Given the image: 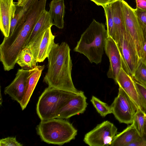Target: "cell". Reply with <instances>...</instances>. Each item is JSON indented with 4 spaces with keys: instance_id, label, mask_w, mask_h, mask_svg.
<instances>
[{
    "instance_id": "83f0119b",
    "label": "cell",
    "mask_w": 146,
    "mask_h": 146,
    "mask_svg": "<svg viewBox=\"0 0 146 146\" xmlns=\"http://www.w3.org/2000/svg\"><path fill=\"white\" fill-rule=\"evenodd\" d=\"M137 19L143 36V48L144 58L143 60L146 64V26L143 24L138 18Z\"/></svg>"
},
{
    "instance_id": "3957f363",
    "label": "cell",
    "mask_w": 146,
    "mask_h": 146,
    "mask_svg": "<svg viewBox=\"0 0 146 146\" xmlns=\"http://www.w3.org/2000/svg\"><path fill=\"white\" fill-rule=\"evenodd\" d=\"M36 130L43 141L59 145L74 139L77 134V130L72 124L59 118L41 120Z\"/></svg>"
},
{
    "instance_id": "30bf717a",
    "label": "cell",
    "mask_w": 146,
    "mask_h": 146,
    "mask_svg": "<svg viewBox=\"0 0 146 146\" xmlns=\"http://www.w3.org/2000/svg\"><path fill=\"white\" fill-rule=\"evenodd\" d=\"M87 98L81 91L66 101L59 109L56 118L68 119L84 113L88 105Z\"/></svg>"
},
{
    "instance_id": "4fadbf2b",
    "label": "cell",
    "mask_w": 146,
    "mask_h": 146,
    "mask_svg": "<svg viewBox=\"0 0 146 146\" xmlns=\"http://www.w3.org/2000/svg\"><path fill=\"white\" fill-rule=\"evenodd\" d=\"M114 22L115 41L118 45L123 42L124 36L126 33L123 15L121 0H114L110 4Z\"/></svg>"
},
{
    "instance_id": "1f68e13d",
    "label": "cell",
    "mask_w": 146,
    "mask_h": 146,
    "mask_svg": "<svg viewBox=\"0 0 146 146\" xmlns=\"http://www.w3.org/2000/svg\"><path fill=\"white\" fill-rule=\"evenodd\" d=\"M93 2L97 5L104 6L106 5L111 3L114 0H90Z\"/></svg>"
},
{
    "instance_id": "9c48e42d",
    "label": "cell",
    "mask_w": 146,
    "mask_h": 146,
    "mask_svg": "<svg viewBox=\"0 0 146 146\" xmlns=\"http://www.w3.org/2000/svg\"><path fill=\"white\" fill-rule=\"evenodd\" d=\"M53 25V21L48 11L45 10L35 25L24 47L31 50L36 59L38 48L44 33L46 29Z\"/></svg>"
},
{
    "instance_id": "8992f818",
    "label": "cell",
    "mask_w": 146,
    "mask_h": 146,
    "mask_svg": "<svg viewBox=\"0 0 146 146\" xmlns=\"http://www.w3.org/2000/svg\"><path fill=\"white\" fill-rule=\"evenodd\" d=\"M117 96L110 106L112 113L120 123L131 124L137 110L132 100L119 86Z\"/></svg>"
},
{
    "instance_id": "44dd1931",
    "label": "cell",
    "mask_w": 146,
    "mask_h": 146,
    "mask_svg": "<svg viewBox=\"0 0 146 146\" xmlns=\"http://www.w3.org/2000/svg\"><path fill=\"white\" fill-rule=\"evenodd\" d=\"M37 62L31 50L27 48L23 49L16 61V63L22 68L29 70L35 67Z\"/></svg>"
},
{
    "instance_id": "d6a6232c",
    "label": "cell",
    "mask_w": 146,
    "mask_h": 146,
    "mask_svg": "<svg viewBox=\"0 0 146 146\" xmlns=\"http://www.w3.org/2000/svg\"><path fill=\"white\" fill-rule=\"evenodd\" d=\"M29 0H17V2H16V4L17 6H23Z\"/></svg>"
},
{
    "instance_id": "f1b7e54d",
    "label": "cell",
    "mask_w": 146,
    "mask_h": 146,
    "mask_svg": "<svg viewBox=\"0 0 146 146\" xmlns=\"http://www.w3.org/2000/svg\"><path fill=\"white\" fill-rule=\"evenodd\" d=\"M134 9L138 19L146 26V11H143L137 8Z\"/></svg>"
},
{
    "instance_id": "5bb4252c",
    "label": "cell",
    "mask_w": 146,
    "mask_h": 146,
    "mask_svg": "<svg viewBox=\"0 0 146 146\" xmlns=\"http://www.w3.org/2000/svg\"><path fill=\"white\" fill-rule=\"evenodd\" d=\"M17 7L14 0H0V28L5 37L9 36L11 21Z\"/></svg>"
},
{
    "instance_id": "d4e9b609",
    "label": "cell",
    "mask_w": 146,
    "mask_h": 146,
    "mask_svg": "<svg viewBox=\"0 0 146 146\" xmlns=\"http://www.w3.org/2000/svg\"><path fill=\"white\" fill-rule=\"evenodd\" d=\"M132 77L137 82L146 86V64L142 59H141Z\"/></svg>"
},
{
    "instance_id": "4316f807",
    "label": "cell",
    "mask_w": 146,
    "mask_h": 146,
    "mask_svg": "<svg viewBox=\"0 0 146 146\" xmlns=\"http://www.w3.org/2000/svg\"><path fill=\"white\" fill-rule=\"evenodd\" d=\"M23 145L17 140L15 137H8L0 140L1 146H22Z\"/></svg>"
},
{
    "instance_id": "2e32d148",
    "label": "cell",
    "mask_w": 146,
    "mask_h": 146,
    "mask_svg": "<svg viewBox=\"0 0 146 146\" xmlns=\"http://www.w3.org/2000/svg\"><path fill=\"white\" fill-rule=\"evenodd\" d=\"M45 67L44 65H37L33 69H30L27 77L24 95L19 103L22 110L26 107Z\"/></svg>"
},
{
    "instance_id": "4dcf8cb0",
    "label": "cell",
    "mask_w": 146,
    "mask_h": 146,
    "mask_svg": "<svg viewBox=\"0 0 146 146\" xmlns=\"http://www.w3.org/2000/svg\"><path fill=\"white\" fill-rule=\"evenodd\" d=\"M137 9L146 11V0H135Z\"/></svg>"
},
{
    "instance_id": "f546056e",
    "label": "cell",
    "mask_w": 146,
    "mask_h": 146,
    "mask_svg": "<svg viewBox=\"0 0 146 146\" xmlns=\"http://www.w3.org/2000/svg\"><path fill=\"white\" fill-rule=\"evenodd\" d=\"M128 146H146V137L143 136L135 142L129 144Z\"/></svg>"
},
{
    "instance_id": "277c9868",
    "label": "cell",
    "mask_w": 146,
    "mask_h": 146,
    "mask_svg": "<svg viewBox=\"0 0 146 146\" xmlns=\"http://www.w3.org/2000/svg\"><path fill=\"white\" fill-rule=\"evenodd\" d=\"M76 94L49 86L46 88L39 97L36 106L41 120L56 118L60 107Z\"/></svg>"
},
{
    "instance_id": "8fae6325",
    "label": "cell",
    "mask_w": 146,
    "mask_h": 146,
    "mask_svg": "<svg viewBox=\"0 0 146 146\" xmlns=\"http://www.w3.org/2000/svg\"><path fill=\"white\" fill-rule=\"evenodd\" d=\"M104 51L109 58L110 66L107 73L108 78L115 82L121 69L122 68L121 54L117 43L112 38L108 37L106 43Z\"/></svg>"
},
{
    "instance_id": "484cf974",
    "label": "cell",
    "mask_w": 146,
    "mask_h": 146,
    "mask_svg": "<svg viewBox=\"0 0 146 146\" xmlns=\"http://www.w3.org/2000/svg\"><path fill=\"white\" fill-rule=\"evenodd\" d=\"M133 80L137 90L142 110L146 113V86Z\"/></svg>"
},
{
    "instance_id": "836d02e7",
    "label": "cell",
    "mask_w": 146,
    "mask_h": 146,
    "mask_svg": "<svg viewBox=\"0 0 146 146\" xmlns=\"http://www.w3.org/2000/svg\"><path fill=\"white\" fill-rule=\"evenodd\" d=\"M145 122L143 129V136L146 137V113L145 115Z\"/></svg>"
},
{
    "instance_id": "52a82bcc",
    "label": "cell",
    "mask_w": 146,
    "mask_h": 146,
    "mask_svg": "<svg viewBox=\"0 0 146 146\" xmlns=\"http://www.w3.org/2000/svg\"><path fill=\"white\" fill-rule=\"evenodd\" d=\"M117 130L113 123L105 121L87 133L83 141L90 146H111Z\"/></svg>"
},
{
    "instance_id": "6da1fadb",
    "label": "cell",
    "mask_w": 146,
    "mask_h": 146,
    "mask_svg": "<svg viewBox=\"0 0 146 146\" xmlns=\"http://www.w3.org/2000/svg\"><path fill=\"white\" fill-rule=\"evenodd\" d=\"M70 49L68 44L54 43L47 57L48 67L44 79L48 86L57 90L78 94L72 77V66Z\"/></svg>"
},
{
    "instance_id": "7402d4cb",
    "label": "cell",
    "mask_w": 146,
    "mask_h": 146,
    "mask_svg": "<svg viewBox=\"0 0 146 146\" xmlns=\"http://www.w3.org/2000/svg\"><path fill=\"white\" fill-rule=\"evenodd\" d=\"M90 101L97 111L102 117H105L108 114L112 113L110 106L94 96H92Z\"/></svg>"
},
{
    "instance_id": "e0dca14e",
    "label": "cell",
    "mask_w": 146,
    "mask_h": 146,
    "mask_svg": "<svg viewBox=\"0 0 146 146\" xmlns=\"http://www.w3.org/2000/svg\"><path fill=\"white\" fill-rule=\"evenodd\" d=\"M141 137L138 133L132 123L122 132L115 136L111 145V146H128Z\"/></svg>"
},
{
    "instance_id": "9a60e30c",
    "label": "cell",
    "mask_w": 146,
    "mask_h": 146,
    "mask_svg": "<svg viewBox=\"0 0 146 146\" xmlns=\"http://www.w3.org/2000/svg\"><path fill=\"white\" fill-rule=\"evenodd\" d=\"M115 82L121 87L132 100L137 109L142 110L134 80L130 75L121 68Z\"/></svg>"
},
{
    "instance_id": "ba28073f",
    "label": "cell",
    "mask_w": 146,
    "mask_h": 146,
    "mask_svg": "<svg viewBox=\"0 0 146 146\" xmlns=\"http://www.w3.org/2000/svg\"><path fill=\"white\" fill-rule=\"evenodd\" d=\"M122 60V68L132 77L140 61L134 44L127 33L124 34L121 45L118 47Z\"/></svg>"
},
{
    "instance_id": "ac0fdd59",
    "label": "cell",
    "mask_w": 146,
    "mask_h": 146,
    "mask_svg": "<svg viewBox=\"0 0 146 146\" xmlns=\"http://www.w3.org/2000/svg\"><path fill=\"white\" fill-rule=\"evenodd\" d=\"M49 14L53 21V25L59 29L64 27V17L65 6L64 0H52L49 4Z\"/></svg>"
},
{
    "instance_id": "ffe728a7",
    "label": "cell",
    "mask_w": 146,
    "mask_h": 146,
    "mask_svg": "<svg viewBox=\"0 0 146 146\" xmlns=\"http://www.w3.org/2000/svg\"><path fill=\"white\" fill-rule=\"evenodd\" d=\"M35 0H29L24 6H17L14 17L11 21L9 36L13 34L18 27L23 23L27 11Z\"/></svg>"
},
{
    "instance_id": "7a4b0ae2",
    "label": "cell",
    "mask_w": 146,
    "mask_h": 146,
    "mask_svg": "<svg viewBox=\"0 0 146 146\" xmlns=\"http://www.w3.org/2000/svg\"><path fill=\"white\" fill-rule=\"evenodd\" d=\"M108 37L105 25L93 19L81 35L74 51L83 54L91 63L98 64L102 61Z\"/></svg>"
},
{
    "instance_id": "d6986e66",
    "label": "cell",
    "mask_w": 146,
    "mask_h": 146,
    "mask_svg": "<svg viewBox=\"0 0 146 146\" xmlns=\"http://www.w3.org/2000/svg\"><path fill=\"white\" fill-rule=\"evenodd\" d=\"M51 27L44 31L39 44L36 59L37 62H42L47 58L55 43V36L52 34Z\"/></svg>"
},
{
    "instance_id": "603a6c76",
    "label": "cell",
    "mask_w": 146,
    "mask_h": 146,
    "mask_svg": "<svg viewBox=\"0 0 146 146\" xmlns=\"http://www.w3.org/2000/svg\"><path fill=\"white\" fill-rule=\"evenodd\" d=\"M145 113L142 110L137 109L134 115L132 123L139 135L143 136V129Z\"/></svg>"
},
{
    "instance_id": "7c38bea8",
    "label": "cell",
    "mask_w": 146,
    "mask_h": 146,
    "mask_svg": "<svg viewBox=\"0 0 146 146\" xmlns=\"http://www.w3.org/2000/svg\"><path fill=\"white\" fill-rule=\"evenodd\" d=\"M29 72V70L19 69L14 80L4 89L5 94L9 95L19 104L24 95L26 81Z\"/></svg>"
},
{
    "instance_id": "5b68a950",
    "label": "cell",
    "mask_w": 146,
    "mask_h": 146,
    "mask_svg": "<svg viewBox=\"0 0 146 146\" xmlns=\"http://www.w3.org/2000/svg\"><path fill=\"white\" fill-rule=\"evenodd\" d=\"M121 5L126 32L133 41L139 57L143 60V36L134 9L123 0H121Z\"/></svg>"
},
{
    "instance_id": "cb8c5ba5",
    "label": "cell",
    "mask_w": 146,
    "mask_h": 146,
    "mask_svg": "<svg viewBox=\"0 0 146 146\" xmlns=\"http://www.w3.org/2000/svg\"><path fill=\"white\" fill-rule=\"evenodd\" d=\"M104 10L108 37L115 40V32L112 13L110 4L102 6Z\"/></svg>"
}]
</instances>
